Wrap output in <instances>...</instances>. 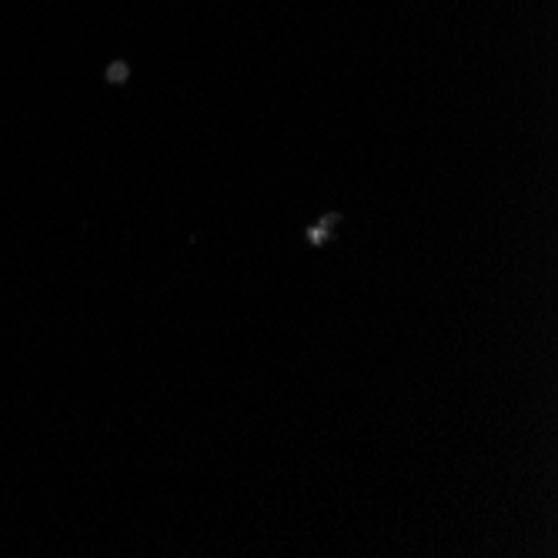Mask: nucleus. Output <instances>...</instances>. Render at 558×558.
Wrapping results in <instances>:
<instances>
[{
	"label": "nucleus",
	"mask_w": 558,
	"mask_h": 558,
	"mask_svg": "<svg viewBox=\"0 0 558 558\" xmlns=\"http://www.w3.org/2000/svg\"><path fill=\"white\" fill-rule=\"evenodd\" d=\"M328 225H331V221H325V225H318V228L312 231V241H325V238H328Z\"/></svg>",
	"instance_id": "obj_1"
}]
</instances>
